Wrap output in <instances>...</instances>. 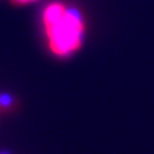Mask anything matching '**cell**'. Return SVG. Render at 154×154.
<instances>
[{
	"label": "cell",
	"mask_w": 154,
	"mask_h": 154,
	"mask_svg": "<svg viewBox=\"0 0 154 154\" xmlns=\"http://www.w3.org/2000/svg\"><path fill=\"white\" fill-rule=\"evenodd\" d=\"M42 27L51 54L68 58L81 49L85 35L82 14L64 3L53 2L44 8Z\"/></svg>",
	"instance_id": "1"
},
{
	"label": "cell",
	"mask_w": 154,
	"mask_h": 154,
	"mask_svg": "<svg viewBox=\"0 0 154 154\" xmlns=\"http://www.w3.org/2000/svg\"><path fill=\"white\" fill-rule=\"evenodd\" d=\"M16 99L14 96L7 93H0V113L8 114L14 110L16 108Z\"/></svg>",
	"instance_id": "2"
},
{
	"label": "cell",
	"mask_w": 154,
	"mask_h": 154,
	"mask_svg": "<svg viewBox=\"0 0 154 154\" xmlns=\"http://www.w3.org/2000/svg\"><path fill=\"white\" fill-rule=\"evenodd\" d=\"M14 3L17 4H27V3H32V2H36V0H13Z\"/></svg>",
	"instance_id": "3"
},
{
	"label": "cell",
	"mask_w": 154,
	"mask_h": 154,
	"mask_svg": "<svg viewBox=\"0 0 154 154\" xmlns=\"http://www.w3.org/2000/svg\"><path fill=\"white\" fill-rule=\"evenodd\" d=\"M0 154H9V153H7V152H0Z\"/></svg>",
	"instance_id": "4"
}]
</instances>
